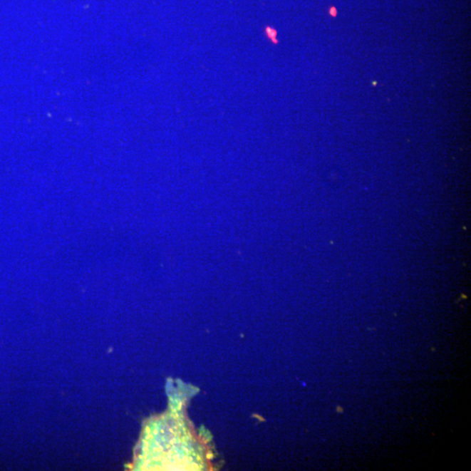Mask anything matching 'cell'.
Returning <instances> with one entry per match:
<instances>
[{
    "label": "cell",
    "instance_id": "3",
    "mask_svg": "<svg viewBox=\"0 0 471 471\" xmlns=\"http://www.w3.org/2000/svg\"><path fill=\"white\" fill-rule=\"evenodd\" d=\"M337 411H338V413H342L341 411H343V408H341L340 407H338Z\"/></svg>",
    "mask_w": 471,
    "mask_h": 471
},
{
    "label": "cell",
    "instance_id": "2",
    "mask_svg": "<svg viewBox=\"0 0 471 471\" xmlns=\"http://www.w3.org/2000/svg\"><path fill=\"white\" fill-rule=\"evenodd\" d=\"M330 14L332 15L333 17H336L337 15V11L336 9H334V7H332L330 10Z\"/></svg>",
    "mask_w": 471,
    "mask_h": 471
},
{
    "label": "cell",
    "instance_id": "1",
    "mask_svg": "<svg viewBox=\"0 0 471 471\" xmlns=\"http://www.w3.org/2000/svg\"><path fill=\"white\" fill-rule=\"evenodd\" d=\"M266 33L268 34V36L271 38L272 41L274 43H278V41L276 40V37H277V32H276L275 30L270 29V27H268L266 29Z\"/></svg>",
    "mask_w": 471,
    "mask_h": 471
}]
</instances>
